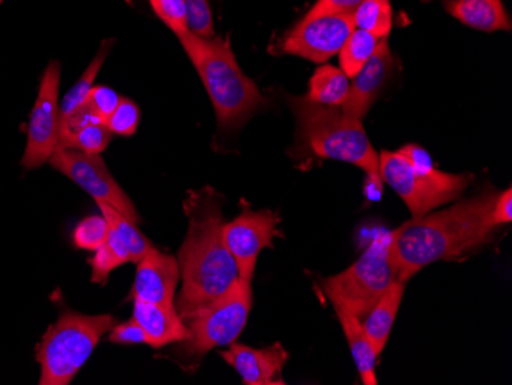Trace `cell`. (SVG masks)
I'll return each mask as SVG.
<instances>
[{"mask_svg":"<svg viewBox=\"0 0 512 385\" xmlns=\"http://www.w3.org/2000/svg\"><path fill=\"white\" fill-rule=\"evenodd\" d=\"M494 192L460 201L445 211L428 212L391 232L390 261L394 278L407 283L419 270L440 260H454L490 240Z\"/></svg>","mask_w":512,"mask_h":385,"instance_id":"cell-1","label":"cell"},{"mask_svg":"<svg viewBox=\"0 0 512 385\" xmlns=\"http://www.w3.org/2000/svg\"><path fill=\"white\" fill-rule=\"evenodd\" d=\"M223 201L212 188L189 192L184 200L189 229L178 254L183 278L178 298L181 318L223 297L240 280L237 263L224 243Z\"/></svg>","mask_w":512,"mask_h":385,"instance_id":"cell-2","label":"cell"},{"mask_svg":"<svg viewBox=\"0 0 512 385\" xmlns=\"http://www.w3.org/2000/svg\"><path fill=\"white\" fill-rule=\"evenodd\" d=\"M295 114L296 145L293 157L301 162L315 157L358 166L368 183L382 194L379 154L368 140L361 120L345 116L338 106L321 105L309 97H289Z\"/></svg>","mask_w":512,"mask_h":385,"instance_id":"cell-3","label":"cell"},{"mask_svg":"<svg viewBox=\"0 0 512 385\" xmlns=\"http://www.w3.org/2000/svg\"><path fill=\"white\" fill-rule=\"evenodd\" d=\"M178 39L206 86L221 129L240 128L266 103L255 82L241 71L227 40L203 39L189 31Z\"/></svg>","mask_w":512,"mask_h":385,"instance_id":"cell-4","label":"cell"},{"mask_svg":"<svg viewBox=\"0 0 512 385\" xmlns=\"http://www.w3.org/2000/svg\"><path fill=\"white\" fill-rule=\"evenodd\" d=\"M112 315H83L65 310L48 327L36 347L40 385H68L85 366L105 333L114 327Z\"/></svg>","mask_w":512,"mask_h":385,"instance_id":"cell-5","label":"cell"},{"mask_svg":"<svg viewBox=\"0 0 512 385\" xmlns=\"http://www.w3.org/2000/svg\"><path fill=\"white\" fill-rule=\"evenodd\" d=\"M250 281L238 280L229 292L183 318L189 338L181 341V358L197 364L217 347L230 346L246 327L252 309Z\"/></svg>","mask_w":512,"mask_h":385,"instance_id":"cell-6","label":"cell"},{"mask_svg":"<svg viewBox=\"0 0 512 385\" xmlns=\"http://www.w3.org/2000/svg\"><path fill=\"white\" fill-rule=\"evenodd\" d=\"M390 234H381L353 266L342 274L322 281V289L333 306H342L358 318H365L394 278L390 261Z\"/></svg>","mask_w":512,"mask_h":385,"instance_id":"cell-7","label":"cell"},{"mask_svg":"<svg viewBox=\"0 0 512 385\" xmlns=\"http://www.w3.org/2000/svg\"><path fill=\"white\" fill-rule=\"evenodd\" d=\"M379 166L382 180L402 198L413 218L422 217L462 197L473 181L471 174L414 168L399 152L382 151Z\"/></svg>","mask_w":512,"mask_h":385,"instance_id":"cell-8","label":"cell"},{"mask_svg":"<svg viewBox=\"0 0 512 385\" xmlns=\"http://www.w3.org/2000/svg\"><path fill=\"white\" fill-rule=\"evenodd\" d=\"M50 165L62 172L69 180H73L94 200L103 201L106 205L117 209L132 223L137 224L142 221L131 198L112 177L100 155L86 154L73 148H59L51 155Z\"/></svg>","mask_w":512,"mask_h":385,"instance_id":"cell-9","label":"cell"},{"mask_svg":"<svg viewBox=\"0 0 512 385\" xmlns=\"http://www.w3.org/2000/svg\"><path fill=\"white\" fill-rule=\"evenodd\" d=\"M62 65L51 62L40 79L39 93L28 123L23 168L36 169L50 162L59 145V93Z\"/></svg>","mask_w":512,"mask_h":385,"instance_id":"cell-10","label":"cell"},{"mask_svg":"<svg viewBox=\"0 0 512 385\" xmlns=\"http://www.w3.org/2000/svg\"><path fill=\"white\" fill-rule=\"evenodd\" d=\"M353 30V13L304 17L284 36L276 50L281 54L302 57L315 63H325L339 54Z\"/></svg>","mask_w":512,"mask_h":385,"instance_id":"cell-11","label":"cell"},{"mask_svg":"<svg viewBox=\"0 0 512 385\" xmlns=\"http://www.w3.org/2000/svg\"><path fill=\"white\" fill-rule=\"evenodd\" d=\"M279 221L276 212L253 211L247 206L235 220L223 224L224 243L237 263L241 280L252 283L261 251L272 247L273 238L283 235L276 229Z\"/></svg>","mask_w":512,"mask_h":385,"instance_id":"cell-12","label":"cell"},{"mask_svg":"<svg viewBox=\"0 0 512 385\" xmlns=\"http://www.w3.org/2000/svg\"><path fill=\"white\" fill-rule=\"evenodd\" d=\"M393 68L394 60L388 48L387 39H381L373 56L353 77V83L348 88L347 99L341 105V111L345 116L362 122L381 94L382 88L390 80Z\"/></svg>","mask_w":512,"mask_h":385,"instance_id":"cell-13","label":"cell"},{"mask_svg":"<svg viewBox=\"0 0 512 385\" xmlns=\"http://www.w3.org/2000/svg\"><path fill=\"white\" fill-rule=\"evenodd\" d=\"M180 278L177 258L161 254L155 247L137 263V275L131 300L174 306L175 289Z\"/></svg>","mask_w":512,"mask_h":385,"instance_id":"cell-14","label":"cell"},{"mask_svg":"<svg viewBox=\"0 0 512 385\" xmlns=\"http://www.w3.org/2000/svg\"><path fill=\"white\" fill-rule=\"evenodd\" d=\"M221 358L237 370L247 385L286 384L281 378L286 366V349L276 343L264 349H252L241 344H230L229 350L221 352Z\"/></svg>","mask_w":512,"mask_h":385,"instance_id":"cell-15","label":"cell"},{"mask_svg":"<svg viewBox=\"0 0 512 385\" xmlns=\"http://www.w3.org/2000/svg\"><path fill=\"white\" fill-rule=\"evenodd\" d=\"M132 318L145 330L148 346L154 349L189 338L188 326L174 306L134 301Z\"/></svg>","mask_w":512,"mask_h":385,"instance_id":"cell-16","label":"cell"},{"mask_svg":"<svg viewBox=\"0 0 512 385\" xmlns=\"http://www.w3.org/2000/svg\"><path fill=\"white\" fill-rule=\"evenodd\" d=\"M445 8L451 16L474 30L486 33L511 30L502 0H448Z\"/></svg>","mask_w":512,"mask_h":385,"instance_id":"cell-17","label":"cell"},{"mask_svg":"<svg viewBox=\"0 0 512 385\" xmlns=\"http://www.w3.org/2000/svg\"><path fill=\"white\" fill-rule=\"evenodd\" d=\"M335 310L342 330H344L345 338H347L348 346H350V352H352L353 359H355L362 382L365 385L378 384L375 369L376 359H378L379 355L376 353L373 344H371L367 333H365L361 318L353 315L350 310L342 306H335Z\"/></svg>","mask_w":512,"mask_h":385,"instance_id":"cell-18","label":"cell"},{"mask_svg":"<svg viewBox=\"0 0 512 385\" xmlns=\"http://www.w3.org/2000/svg\"><path fill=\"white\" fill-rule=\"evenodd\" d=\"M405 283L394 281L390 289L382 295L381 300L373 306V309L365 315V333L370 338L371 344L375 347L376 353L381 355L387 346L388 336L393 329L394 320L401 307L404 298Z\"/></svg>","mask_w":512,"mask_h":385,"instance_id":"cell-19","label":"cell"},{"mask_svg":"<svg viewBox=\"0 0 512 385\" xmlns=\"http://www.w3.org/2000/svg\"><path fill=\"white\" fill-rule=\"evenodd\" d=\"M348 88L350 83L342 70L332 65H322L310 79L307 97L321 105L341 106L347 99Z\"/></svg>","mask_w":512,"mask_h":385,"instance_id":"cell-20","label":"cell"},{"mask_svg":"<svg viewBox=\"0 0 512 385\" xmlns=\"http://www.w3.org/2000/svg\"><path fill=\"white\" fill-rule=\"evenodd\" d=\"M112 45H114V39L105 40L100 47L97 56L92 59L86 68L85 73L80 76V79L71 86L68 93L63 96L62 102L59 103V114L60 119L62 117L73 114L77 109L82 108L88 100L91 89L94 88V82L96 77L99 76L100 70H102L103 63H105L106 57H108L109 51H111Z\"/></svg>","mask_w":512,"mask_h":385,"instance_id":"cell-21","label":"cell"},{"mask_svg":"<svg viewBox=\"0 0 512 385\" xmlns=\"http://www.w3.org/2000/svg\"><path fill=\"white\" fill-rule=\"evenodd\" d=\"M97 205H99L103 217L108 221L109 229L117 232V235L122 238L123 243L128 247L129 254H131V263L137 264L154 247L151 241L142 232L138 231L135 223H132L125 215L120 214L117 209L106 205L103 201H97Z\"/></svg>","mask_w":512,"mask_h":385,"instance_id":"cell-22","label":"cell"},{"mask_svg":"<svg viewBox=\"0 0 512 385\" xmlns=\"http://www.w3.org/2000/svg\"><path fill=\"white\" fill-rule=\"evenodd\" d=\"M379 40L381 39L359 28H355L348 36L347 42L339 51L341 70L348 79H353L364 68L365 63L375 53Z\"/></svg>","mask_w":512,"mask_h":385,"instance_id":"cell-23","label":"cell"},{"mask_svg":"<svg viewBox=\"0 0 512 385\" xmlns=\"http://www.w3.org/2000/svg\"><path fill=\"white\" fill-rule=\"evenodd\" d=\"M126 263H131L129 249L123 243L122 238L117 235V232L109 229L108 240L97 249L96 255L89 261L92 267V283L102 284L103 286L108 281L112 270Z\"/></svg>","mask_w":512,"mask_h":385,"instance_id":"cell-24","label":"cell"},{"mask_svg":"<svg viewBox=\"0 0 512 385\" xmlns=\"http://www.w3.org/2000/svg\"><path fill=\"white\" fill-rule=\"evenodd\" d=\"M355 28L367 31L378 39H387L393 28V10L388 0H364L353 11Z\"/></svg>","mask_w":512,"mask_h":385,"instance_id":"cell-25","label":"cell"},{"mask_svg":"<svg viewBox=\"0 0 512 385\" xmlns=\"http://www.w3.org/2000/svg\"><path fill=\"white\" fill-rule=\"evenodd\" d=\"M112 140V132L105 123H92L80 129L63 148H73L86 154H102Z\"/></svg>","mask_w":512,"mask_h":385,"instance_id":"cell-26","label":"cell"},{"mask_svg":"<svg viewBox=\"0 0 512 385\" xmlns=\"http://www.w3.org/2000/svg\"><path fill=\"white\" fill-rule=\"evenodd\" d=\"M109 224L103 215H91L77 224L73 241L83 251L96 252L108 240Z\"/></svg>","mask_w":512,"mask_h":385,"instance_id":"cell-27","label":"cell"},{"mask_svg":"<svg viewBox=\"0 0 512 385\" xmlns=\"http://www.w3.org/2000/svg\"><path fill=\"white\" fill-rule=\"evenodd\" d=\"M186 5V24L189 33L203 39L215 37L214 20L207 0H184Z\"/></svg>","mask_w":512,"mask_h":385,"instance_id":"cell-28","label":"cell"},{"mask_svg":"<svg viewBox=\"0 0 512 385\" xmlns=\"http://www.w3.org/2000/svg\"><path fill=\"white\" fill-rule=\"evenodd\" d=\"M138 122H140V109H138V106L132 100L122 99L119 106L115 108V111L106 120L105 125L108 126L112 134L131 137V135L137 132Z\"/></svg>","mask_w":512,"mask_h":385,"instance_id":"cell-29","label":"cell"},{"mask_svg":"<svg viewBox=\"0 0 512 385\" xmlns=\"http://www.w3.org/2000/svg\"><path fill=\"white\" fill-rule=\"evenodd\" d=\"M152 10L177 36L188 33L184 0H149Z\"/></svg>","mask_w":512,"mask_h":385,"instance_id":"cell-30","label":"cell"},{"mask_svg":"<svg viewBox=\"0 0 512 385\" xmlns=\"http://www.w3.org/2000/svg\"><path fill=\"white\" fill-rule=\"evenodd\" d=\"M120 100H122V97L115 93L114 89L100 85L91 89L86 105L96 112L97 116L105 123L112 112L115 111V108L119 106Z\"/></svg>","mask_w":512,"mask_h":385,"instance_id":"cell-31","label":"cell"},{"mask_svg":"<svg viewBox=\"0 0 512 385\" xmlns=\"http://www.w3.org/2000/svg\"><path fill=\"white\" fill-rule=\"evenodd\" d=\"M109 341L114 344H122V346H128V344H148V336H146L145 330L137 321L132 320L126 321V323L119 324V326L112 327L109 330Z\"/></svg>","mask_w":512,"mask_h":385,"instance_id":"cell-32","label":"cell"},{"mask_svg":"<svg viewBox=\"0 0 512 385\" xmlns=\"http://www.w3.org/2000/svg\"><path fill=\"white\" fill-rule=\"evenodd\" d=\"M364 0H318L306 17H315L319 14L353 13Z\"/></svg>","mask_w":512,"mask_h":385,"instance_id":"cell-33","label":"cell"},{"mask_svg":"<svg viewBox=\"0 0 512 385\" xmlns=\"http://www.w3.org/2000/svg\"><path fill=\"white\" fill-rule=\"evenodd\" d=\"M491 220L494 226L500 224H508L512 221V191L511 188L506 189L503 194L496 198L493 212H491Z\"/></svg>","mask_w":512,"mask_h":385,"instance_id":"cell-34","label":"cell"},{"mask_svg":"<svg viewBox=\"0 0 512 385\" xmlns=\"http://www.w3.org/2000/svg\"><path fill=\"white\" fill-rule=\"evenodd\" d=\"M398 152L399 154L404 155L414 168H434L433 163H431L430 154H428L424 148H421V146L407 145L404 146V148H401V151Z\"/></svg>","mask_w":512,"mask_h":385,"instance_id":"cell-35","label":"cell"},{"mask_svg":"<svg viewBox=\"0 0 512 385\" xmlns=\"http://www.w3.org/2000/svg\"><path fill=\"white\" fill-rule=\"evenodd\" d=\"M422 2H430V0H422Z\"/></svg>","mask_w":512,"mask_h":385,"instance_id":"cell-36","label":"cell"}]
</instances>
